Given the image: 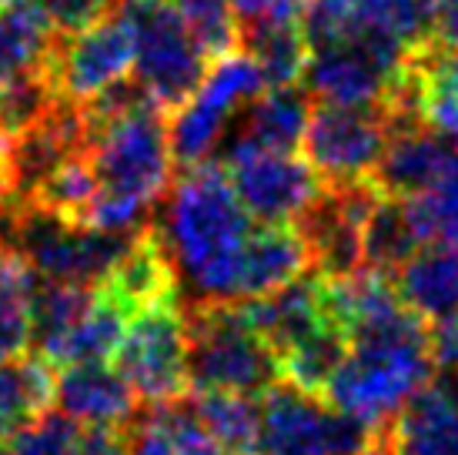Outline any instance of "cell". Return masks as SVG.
<instances>
[{
    "label": "cell",
    "mask_w": 458,
    "mask_h": 455,
    "mask_svg": "<svg viewBox=\"0 0 458 455\" xmlns=\"http://www.w3.org/2000/svg\"><path fill=\"white\" fill-rule=\"evenodd\" d=\"M94 194H98L94 167H90V161H88V151H81V154H74V158H67L61 167H54L51 175L30 191L27 204L84 225Z\"/></svg>",
    "instance_id": "33"
},
{
    "label": "cell",
    "mask_w": 458,
    "mask_h": 455,
    "mask_svg": "<svg viewBox=\"0 0 458 455\" xmlns=\"http://www.w3.org/2000/svg\"><path fill=\"white\" fill-rule=\"evenodd\" d=\"M455 144L438 138L432 127H425L419 117H405L394 121L392 138L385 144V154L378 167H375V185L385 194L394 198H415L421 191H428L442 177L452 158H455Z\"/></svg>",
    "instance_id": "17"
},
{
    "label": "cell",
    "mask_w": 458,
    "mask_h": 455,
    "mask_svg": "<svg viewBox=\"0 0 458 455\" xmlns=\"http://www.w3.org/2000/svg\"><path fill=\"white\" fill-rule=\"evenodd\" d=\"M114 368L128 379L140 405L174 402L191 392L188 315L181 298H167L131 315L114 352Z\"/></svg>",
    "instance_id": "8"
},
{
    "label": "cell",
    "mask_w": 458,
    "mask_h": 455,
    "mask_svg": "<svg viewBox=\"0 0 458 455\" xmlns=\"http://www.w3.org/2000/svg\"><path fill=\"white\" fill-rule=\"evenodd\" d=\"M188 315V375L191 392L265 395L281 382L278 355L271 352L242 305H191Z\"/></svg>",
    "instance_id": "3"
},
{
    "label": "cell",
    "mask_w": 458,
    "mask_h": 455,
    "mask_svg": "<svg viewBox=\"0 0 458 455\" xmlns=\"http://www.w3.org/2000/svg\"><path fill=\"white\" fill-rule=\"evenodd\" d=\"M438 385H442V389H445V392L458 402V365L442 368V379H438Z\"/></svg>",
    "instance_id": "44"
},
{
    "label": "cell",
    "mask_w": 458,
    "mask_h": 455,
    "mask_svg": "<svg viewBox=\"0 0 458 455\" xmlns=\"http://www.w3.org/2000/svg\"><path fill=\"white\" fill-rule=\"evenodd\" d=\"M375 429L292 382L261 395L258 455H365Z\"/></svg>",
    "instance_id": "7"
},
{
    "label": "cell",
    "mask_w": 458,
    "mask_h": 455,
    "mask_svg": "<svg viewBox=\"0 0 458 455\" xmlns=\"http://www.w3.org/2000/svg\"><path fill=\"white\" fill-rule=\"evenodd\" d=\"M0 4H7V0H0Z\"/></svg>",
    "instance_id": "45"
},
{
    "label": "cell",
    "mask_w": 458,
    "mask_h": 455,
    "mask_svg": "<svg viewBox=\"0 0 458 455\" xmlns=\"http://www.w3.org/2000/svg\"><path fill=\"white\" fill-rule=\"evenodd\" d=\"M382 188L375 181L325 185L294 218L308 252V268L321 279H352L365 268V221Z\"/></svg>",
    "instance_id": "10"
},
{
    "label": "cell",
    "mask_w": 458,
    "mask_h": 455,
    "mask_svg": "<svg viewBox=\"0 0 458 455\" xmlns=\"http://www.w3.org/2000/svg\"><path fill=\"white\" fill-rule=\"evenodd\" d=\"M117 4L121 0H38V7L51 21L57 38H71L77 30L98 24L101 17L117 11Z\"/></svg>",
    "instance_id": "39"
},
{
    "label": "cell",
    "mask_w": 458,
    "mask_h": 455,
    "mask_svg": "<svg viewBox=\"0 0 458 455\" xmlns=\"http://www.w3.org/2000/svg\"><path fill=\"white\" fill-rule=\"evenodd\" d=\"M411 47L358 24L348 38L311 47L305 90L328 104H392L408 84Z\"/></svg>",
    "instance_id": "4"
},
{
    "label": "cell",
    "mask_w": 458,
    "mask_h": 455,
    "mask_svg": "<svg viewBox=\"0 0 458 455\" xmlns=\"http://www.w3.org/2000/svg\"><path fill=\"white\" fill-rule=\"evenodd\" d=\"M88 161L98 194L84 225L101 231L148 228L178 175L167 114L144 98L111 117L88 121Z\"/></svg>",
    "instance_id": "2"
},
{
    "label": "cell",
    "mask_w": 458,
    "mask_h": 455,
    "mask_svg": "<svg viewBox=\"0 0 458 455\" xmlns=\"http://www.w3.org/2000/svg\"><path fill=\"white\" fill-rule=\"evenodd\" d=\"M54 40L57 34L38 7V0L0 4V88L11 77L51 61Z\"/></svg>",
    "instance_id": "25"
},
{
    "label": "cell",
    "mask_w": 458,
    "mask_h": 455,
    "mask_svg": "<svg viewBox=\"0 0 458 455\" xmlns=\"http://www.w3.org/2000/svg\"><path fill=\"white\" fill-rule=\"evenodd\" d=\"M57 101H61V90L54 84L51 61L11 77L0 88V138L21 134L24 127L40 121Z\"/></svg>",
    "instance_id": "34"
},
{
    "label": "cell",
    "mask_w": 458,
    "mask_h": 455,
    "mask_svg": "<svg viewBox=\"0 0 458 455\" xmlns=\"http://www.w3.org/2000/svg\"><path fill=\"white\" fill-rule=\"evenodd\" d=\"M311 0H231V13L238 34L255 30L265 24H288V21H301Z\"/></svg>",
    "instance_id": "40"
},
{
    "label": "cell",
    "mask_w": 458,
    "mask_h": 455,
    "mask_svg": "<svg viewBox=\"0 0 458 455\" xmlns=\"http://www.w3.org/2000/svg\"><path fill=\"white\" fill-rule=\"evenodd\" d=\"M34 268L21 254L0 245V362L30 348V298Z\"/></svg>",
    "instance_id": "31"
},
{
    "label": "cell",
    "mask_w": 458,
    "mask_h": 455,
    "mask_svg": "<svg viewBox=\"0 0 458 455\" xmlns=\"http://www.w3.org/2000/svg\"><path fill=\"white\" fill-rule=\"evenodd\" d=\"M242 312L278 358L335 318L328 305V281L315 271L298 275V279L284 281L281 288L244 302Z\"/></svg>",
    "instance_id": "14"
},
{
    "label": "cell",
    "mask_w": 458,
    "mask_h": 455,
    "mask_svg": "<svg viewBox=\"0 0 458 455\" xmlns=\"http://www.w3.org/2000/svg\"><path fill=\"white\" fill-rule=\"evenodd\" d=\"M134 235L138 231H101L81 221H67L24 202L11 248L40 279L77 281L98 288L114 271L121 254L131 248Z\"/></svg>",
    "instance_id": "6"
},
{
    "label": "cell",
    "mask_w": 458,
    "mask_h": 455,
    "mask_svg": "<svg viewBox=\"0 0 458 455\" xmlns=\"http://www.w3.org/2000/svg\"><path fill=\"white\" fill-rule=\"evenodd\" d=\"M305 268V241L292 225L255 221L242 248V258H238V271H234V305L281 288L284 281L298 279Z\"/></svg>",
    "instance_id": "19"
},
{
    "label": "cell",
    "mask_w": 458,
    "mask_h": 455,
    "mask_svg": "<svg viewBox=\"0 0 458 455\" xmlns=\"http://www.w3.org/2000/svg\"><path fill=\"white\" fill-rule=\"evenodd\" d=\"M131 67H134V27L121 4L98 24L54 40V84L61 90V98L74 104L90 101L94 94L124 81Z\"/></svg>",
    "instance_id": "12"
},
{
    "label": "cell",
    "mask_w": 458,
    "mask_h": 455,
    "mask_svg": "<svg viewBox=\"0 0 458 455\" xmlns=\"http://www.w3.org/2000/svg\"><path fill=\"white\" fill-rule=\"evenodd\" d=\"M54 395L57 368L38 352H21L0 362V449H7L17 432L54 408Z\"/></svg>",
    "instance_id": "23"
},
{
    "label": "cell",
    "mask_w": 458,
    "mask_h": 455,
    "mask_svg": "<svg viewBox=\"0 0 458 455\" xmlns=\"http://www.w3.org/2000/svg\"><path fill=\"white\" fill-rule=\"evenodd\" d=\"M131 455H231L204 432L191 408V399L140 405L128 422Z\"/></svg>",
    "instance_id": "21"
},
{
    "label": "cell",
    "mask_w": 458,
    "mask_h": 455,
    "mask_svg": "<svg viewBox=\"0 0 458 455\" xmlns=\"http://www.w3.org/2000/svg\"><path fill=\"white\" fill-rule=\"evenodd\" d=\"M54 405L77 418L84 429H128L140 399L128 379L107 362H77L57 368Z\"/></svg>",
    "instance_id": "15"
},
{
    "label": "cell",
    "mask_w": 458,
    "mask_h": 455,
    "mask_svg": "<svg viewBox=\"0 0 458 455\" xmlns=\"http://www.w3.org/2000/svg\"><path fill=\"white\" fill-rule=\"evenodd\" d=\"M344 352H348V331L331 318L318 331H311L308 339H301L281 355V379L305 389V392L325 395L331 375L342 365Z\"/></svg>",
    "instance_id": "32"
},
{
    "label": "cell",
    "mask_w": 458,
    "mask_h": 455,
    "mask_svg": "<svg viewBox=\"0 0 458 455\" xmlns=\"http://www.w3.org/2000/svg\"><path fill=\"white\" fill-rule=\"evenodd\" d=\"M261 90H267L265 74L242 47L215 57L201 88L171 114V151L178 167H194L217 154L231 121Z\"/></svg>",
    "instance_id": "9"
},
{
    "label": "cell",
    "mask_w": 458,
    "mask_h": 455,
    "mask_svg": "<svg viewBox=\"0 0 458 455\" xmlns=\"http://www.w3.org/2000/svg\"><path fill=\"white\" fill-rule=\"evenodd\" d=\"M124 329H128V312L98 285L88 312L67 331L64 341L54 348L47 362L54 368L77 365V362H107L117 352Z\"/></svg>",
    "instance_id": "27"
},
{
    "label": "cell",
    "mask_w": 458,
    "mask_h": 455,
    "mask_svg": "<svg viewBox=\"0 0 458 455\" xmlns=\"http://www.w3.org/2000/svg\"><path fill=\"white\" fill-rule=\"evenodd\" d=\"M238 47L261 67L267 88L301 84V77L308 71V57H311V44L305 38L301 21L244 30V34H238Z\"/></svg>",
    "instance_id": "28"
},
{
    "label": "cell",
    "mask_w": 458,
    "mask_h": 455,
    "mask_svg": "<svg viewBox=\"0 0 458 455\" xmlns=\"http://www.w3.org/2000/svg\"><path fill=\"white\" fill-rule=\"evenodd\" d=\"M217 161L228 167L234 194L242 198L248 215L265 225H292L321 188L318 171L298 151L244 148Z\"/></svg>",
    "instance_id": "13"
},
{
    "label": "cell",
    "mask_w": 458,
    "mask_h": 455,
    "mask_svg": "<svg viewBox=\"0 0 458 455\" xmlns=\"http://www.w3.org/2000/svg\"><path fill=\"white\" fill-rule=\"evenodd\" d=\"M101 288L128 312V318L157 302L178 298V279H174V268H171V258L161 245L154 221L134 235L131 248L121 254V262L101 281Z\"/></svg>",
    "instance_id": "20"
},
{
    "label": "cell",
    "mask_w": 458,
    "mask_h": 455,
    "mask_svg": "<svg viewBox=\"0 0 458 455\" xmlns=\"http://www.w3.org/2000/svg\"><path fill=\"white\" fill-rule=\"evenodd\" d=\"M428 44L458 51V0H438L428 27Z\"/></svg>",
    "instance_id": "42"
},
{
    "label": "cell",
    "mask_w": 458,
    "mask_h": 455,
    "mask_svg": "<svg viewBox=\"0 0 458 455\" xmlns=\"http://www.w3.org/2000/svg\"><path fill=\"white\" fill-rule=\"evenodd\" d=\"M134 27V81L171 117L201 88L211 57L167 0H121Z\"/></svg>",
    "instance_id": "5"
},
{
    "label": "cell",
    "mask_w": 458,
    "mask_h": 455,
    "mask_svg": "<svg viewBox=\"0 0 458 455\" xmlns=\"http://www.w3.org/2000/svg\"><path fill=\"white\" fill-rule=\"evenodd\" d=\"M402 302L425 322L458 312V245L428 241L392 275Z\"/></svg>",
    "instance_id": "22"
},
{
    "label": "cell",
    "mask_w": 458,
    "mask_h": 455,
    "mask_svg": "<svg viewBox=\"0 0 458 455\" xmlns=\"http://www.w3.org/2000/svg\"><path fill=\"white\" fill-rule=\"evenodd\" d=\"M174 7L188 21L211 61L238 51V24L231 13V0H178Z\"/></svg>",
    "instance_id": "37"
},
{
    "label": "cell",
    "mask_w": 458,
    "mask_h": 455,
    "mask_svg": "<svg viewBox=\"0 0 458 455\" xmlns=\"http://www.w3.org/2000/svg\"><path fill=\"white\" fill-rule=\"evenodd\" d=\"M435 4L438 0H352V11L361 27H371L415 51L428 40Z\"/></svg>",
    "instance_id": "35"
},
{
    "label": "cell",
    "mask_w": 458,
    "mask_h": 455,
    "mask_svg": "<svg viewBox=\"0 0 458 455\" xmlns=\"http://www.w3.org/2000/svg\"><path fill=\"white\" fill-rule=\"evenodd\" d=\"M405 202L411 221L419 228L421 245H428V241L458 245V151L432 188L415 194V198H405Z\"/></svg>",
    "instance_id": "36"
},
{
    "label": "cell",
    "mask_w": 458,
    "mask_h": 455,
    "mask_svg": "<svg viewBox=\"0 0 458 455\" xmlns=\"http://www.w3.org/2000/svg\"><path fill=\"white\" fill-rule=\"evenodd\" d=\"M428 341H432V358L438 368L458 365V312L428 322Z\"/></svg>",
    "instance_id": "41"
},
{
    "label": "cell",
    "mask_w": 458,
    "mask_h": 455,
    "mask_svg": "<svg viewBox=\"0 0 458 455\" xmlns=\"http://www.w3.org/2000/svg\"><path fill=\"white\" fill-rule=\"evenodd\" d=\"M419 248L421 238L415 221H411L408 202L382 191L369 221H365V268L394 275Z\"/></svg>",
    "instance_id": "30"
},
{
    "label": "cell",
    "mask_w": 458,
    "mask_h": 455,
    "mask_svg": "<svg viewBox=\"0 0 458 455\" xmlns=\"http://www.w3.org/2000/svg\"><path fill=\"white\" fill-rule=\"evenodd\" d=\"M74 455H131L124 429H84Z\"/></svg>",
    "instance_id": "43"
},
{
    "label": "cell",
    "mask_w": 458,
    "mask_h": 455,
    "mask_svg": "<svg viewBox=\"0 0 458 455\" xmlns=\"http://www.w3.org/2000/svg\"><path fill=\"white\" fill-rule=\"evenodd\" d=\"M154 228L171 258L184 308L234 305V271L255 218L234 194L228 167L217 158L181 167L157 204Z\"/></svg>",
    "instance_id": "1"
},
{
    "label": "cell",
    "mask_w": 458,
    "mask_h": 455,
    "mask_svg": "<svg viewBox=\"0 0 458 455\" xmlns=\"http://www.w3.org/2000/svg\"><path fill=\"white\" fill-rule=\"evenodd\" d=\"M411 81L421 124L458 148V51L419 44L411 51Z\"/></svg>",
    "instance_id": "24"
},
{
    "label": "cell",
    "mask_w": 458,
    "mask_h": 455,
    "mask_svg": "<svg viewBox=\"0 0 458 455\" xmlns=\"http://www.w3.org/2000/svg\"><path fill=\"white\" fill-rule=\"evenodd\" d=\"M378 435L385 455H458V402L428 382Z\"/></svg>",
    "instance_id": "18"
},
{
    "label": "cell",
    "mask_w": 458,
    "mask_h": 455,
    "mask_svg": "<svg viewBox=\"0 0 458 455\" xmlns=\"http://www.w3.org/2000/svg\"><path fill=\"white\" fill-rule=\"evenodd\" d=\"M90 298H94V288H88V285L38 275L34 298H30V348L40 358H51L54 348L88 312Z\"/></svg>",
    "instance_id": "29"
},
{
    "label": "cell",
    "mask_w": 458,
    "mask_h": 455,
    "mask_svg": "<svg viewBox=\"0 0 458 455\" xmlns=\"http://www.w3.org/2000/svg\"><path fill=\"white\" fill-rule=\"evenodd\" d=\"M84 435V425L67 412L47 408L38 422H30L24 432H17L7 445L11 455H74L77 442Z\"/></svg>",
    "instance_id": "38"
},
{
    "label": "cell",
    "mask_w": 458,
    "mask_h": 455,
    "mask_svg": "<svg viewBox=\"0 0 458 455\" xmlns=\"http://www.w3.org/2000/svg\"><path fill=\"white\" fill-rule=\"evenodd\" d=\"M392 138V114L382 104H328L308 114L305 154L325 185L371 181Z\"/></svg>",
    "instance_id": "11"
},
{
    "label": "cell",
    "mask_w": 458,
    "mask_h": 455,
    "mask_svg": "<svg viewBox=\"0 0 458 455\" xmlns=\"http://www.w3.org/2000/svg\"><path fill=\"white\" fill-rule=\"evenodd\" d=\"M311 94L298 84L292 88H267L255 101H248L225 131V141L215 158L244 148H267V151H298L305 141Z\"/></svg>",
    "instance_id": "16"
},
{
    "label": "cell",
    "mask_w": 458,
    "mask_h": 455,
    "mask_svg": "<svg viewBox=\"0 0 458 455\" xmlns=\"http://www.w3.org/2000/svg\"><path fill=\"white\" fill-rule=\"evenodd\" d=\"M191 408L204 432L231 455H258V429H261V395L244 392H191Z\"/></svg>",
    "instance_id": "26"
}]
</instances>
